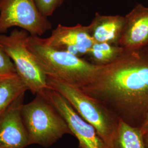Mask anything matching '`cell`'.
Segmentation results:
<instances>
[{
    "instance_id": "14",
    "label": "cell",
    "mask_w": 148,
    "mask_h": 148,
    "mask_svg": "<svg viewBox=\"0 0 148 148\" xmlns=\"http://www.w3.org/2000/svg\"><path fill=\"white\" fill-rule=\"evenodd\" d=\"M126 51L118 45L106 43H94L87 54L93 63L105 65L116 60Z\"/></svg>"
},
{
    "instance_id": "5",
    "label": "cell",
    "mask_w": 148,
    "mask_h": 148,
    "mask_svg": "<svg viewBox=\"0 0 148 148\" xmlns=\"http://www.w3.org/2000/svg\"><path fill=\"white\" fill-rule=\"evenodd\" d=\"M29 36L25 30L15 29L8 35L0 34V45L13 62L16 74L28 90L37 95L49 86L47 76L27 46Z\"/></svg>"
},
{
    "instance_id": "20",
    "label": "cell",
    "mask_w": 148,
    "mask_h": 148,
    "mask_svg": "<svg viewBox=\"0 0 148 148\" xmlns=\"http://www.w3.org/2000/svg\"><path fill=\"white\" fill-rule=\"evenodd\" d=\"M141 50H142L144 52L147 53L148 54V45L147 46H146L145 47L143 48V49H141Z\"/></svg>"
},
{
    "instance_id": "16",
    "label": "cell",
    "mask_w": 148,
    "mask_h": 148,
    "mask_svg": "<svg viewBox=\"0 0 148 148\" xmlns=\"http://www.w3.org/2000/svg\"><path fill=\"white\" fill-rule=\"evenodd\" d=\"M15 73L16 72L14 64L0 45V74Z\"/></svg>"
},
{
    "instance_id": "6",
    "label": "cell",
    "mask_w": 148,
    "mask_h": 148,
    "mask_svg": "<svg viewBox=\"0 0 148 148\" xmlns=\"http://www.w3.org/2000/svg\"><path fill=\"white\" fill-rule=\"evenodd\" d=\"M12 27L40 36L52 25L40 12L35 0H0V34Z\"/></svg>"
},
{
    "instance_id": "7",
    "label": "cell",
    "mask_w": 148,
    "mask_h": 148,
    "mask_svg": "<svg viewBox=\"0 0 148 148\" xmlns=\"http://www.w3.org/2000/svg\"><path fill=\"white\" fill-rule=\"evenodd\" d=\"M39 95L45 98L58 112L68 125L79 148H109L95 128L86 121L74 109L68 100L51 87Z\"/></svg>"
},
{
    "instance_id": "19",
    "label": "cell",
    "mask_w": 148,
    "mask_h": 148,
    "mask_svg": "<svg viewBox=\"0 0 148 148\" xmlns=\"http://www.w3.org/2000/svg\"><path fill=\"white\" fill-rule=\"evenodd\" d=\"M16 74V73H15ZM15 74H0V81H1L3 79H5L6 78L11 76L12 75H14Z\"/></svg>"
},
{
    "instance_id": "3",
    "label": "cell",
    "mask_w": 148,
    "mask_h": 148,
    "mask_svg": "<svg viewBox=\"0 0 148 148\" xmlns=\"http://www.w3.org/2000/svg\"><path fill=\"white\" fill-rule=\"evenodd\" d=\"M48 86L64 97L81 116L95 127L111 148L116 137L120 120L99 101L80 88L47 77Z\"/></svg>"
},
{
    "instance_id": "11",
    "label": "cell",
    "mask_w": 148,
    "mask_h": 148,
    "mask_svg": "<svg viewBox=\"0 0 148 148\" xmlns=\"http://www.w3.org/2000/svg\"><path fill=\"white\" fill-rule=\"evenodd\" d=\"M125 21V16H106L96 13L87 27L94 42L119 46Z\"/></svg>"
},
{
    "instance_id": "4",
    "label": "cell",
    "mask_w": 148,
    "mask_h": 148,
    "mask_svg": "<svg viewBox=\"0 0 148 148\" xmlns=\"http://www.w3.org/2000/svg\"><path fill=\"white\" fill-rule=\"evenodd\" d=\"M21 114L29 144L47 148L66 134L72 135L68 125L57 110L42 95L37 94L23 105Z\"/></svg>"
},
{
    "instance_id": "8",
    "label": "cell",
    "mask_w": 148,
    "mask_h": 148,
    "mask_svg": "<svg viewBox=\"0 0 148 148\" xmlns=\"http://www.w3.org/2000/svg\"><path fill=\"white\" fill-rule=\"evenodd\" d=\"M42 40L47 46L79 57L87 55L95 43L90 36L88 27L80 24L73 27L59 24L49 37Z\"/></svg>"
},
{
    "instance_id": "10",
    "label": "cell",
    "mask_w": 148,
    "mask_h": 148,
    "mask_svg": "<svg viewBox=\"0 0 148 148\" xmlns=\"http://www.w3.org/2000/svg\"><path fill=\"white\" fill-rule=\"evenodd\" d=\"M119 46L126 51L142 49L148 45V7L138 4L125 16Z\"/></svg>"
},
{
    "instance_id": "18",
    "label": "cell",
    "mask_w": 148,
    "mask_h": 148,
    "mask_svg": "<svg viewBox=\"0 0 148 148\" xmlns=\"http://www.w3.org/2000/svg\"><path fill=\"white\" fill-rule=\"evenodd\" d=\"M143 140L145 148H148V132L143 134Z\"/></svg>"
},
{
    "instance_id": "17",
    "label": "cell",
    "mask_w": 148,
    "mask_h": 148,
    "mask_svg": "<svg viewBox=\"0 0 148 148\" xmlns=\"http://www.w3.org/2000/svg\"><path fill=\"white\" fill-rule=\"evenodd\" d=\"M140 130L142 134H144L145 133L148 132V113L147 116L145 117L144 120H143L142 125L140 126Z\"/></svg>"
},
{
    "instance_id": "12",
    "label": "cell",
    "mask_w": 148,
    "mask_h": 148,
    "mask_svg": "<svg viewBox=\"0 0 148 148\" xmlns=\"http://www.w3.org/2000/svg\"><path fill=\"white\" fill-rule=\"evenodd\" d=\"M28 90L21 79L15 74L0 81V115Z\"/></svg>"
},
{
    "instance_id": "15",
    "label": "cell",
    "mask_w": 148,
    "mask_h": 148,
    "mask_svg": "<svg viewBox=\"0 0 148 148\" xmlns=\"http://www.w3.org/2000/svg\"><path fill=\"white\" fill-rule=\"evenodd\" d=\"M37 7L43 16L47 18L52 16L56 10L66 0H35Z\"/></svg>"
},
{
    "instance_id": "1",
    "label": "cell",
    "mask_w": 148,
    "mask_h": 148,
    "mask_svg": "<svg viewBox=\"0 0 148 148\" xmlns=\"http://www.w3.org/2000/svg\"><path fill=\"white\" fill-rule=\"evenodd\" d=\"M80 88L122 121L140 127L148 113V54L126 51Z\"/></svg>"
},
{
    "instance_id": "9",
    "label": "cell",
    "mask_w": 148,
    "mask_h": 148,
    "mask_svg": "<svg viewBox=\"0 0 148 148\" xmlns=\"http://www.w3.org/2000/svg\"><path fill=\"white\" fill-rule=\"evenodd\" d=\"M23 97L21 96L0 115V148H25L30 145L21 114Z\"/></svg>"
},
{
    "instance_id": "13",
    "label": "cell",
    "mask_w": 148,
    "mask_h": 148,
    "mask_svg": "<svg viewBox=\"0 0 148 148\" xmlns=\"http://www.w3.org/2000/svg\"><path fill=\"white\" fill-rule=\"evenodd\" d=\"M111 148H146L140 128L120 120L116 137Z\"/></svg>"
},
{
    "instance_id": "2",
    "label": "cell",
    "mask_w": 148,
    "mask_h": 148,
    "mask_svg": "<svg viewBox=\"0 0 148 148\" xmlns=\"http://www.w3.org/2000/svg\"><path fill=\"white\" fill-rule=\"evenodd\" d=\"M27 46L47 77L81 88L95 79L103 65L89 62L66 51L50 47L38 36L29 35Z\"/></svg>"
}]
</instances>
